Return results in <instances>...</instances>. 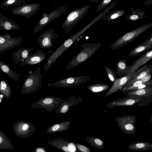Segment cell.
<instances>
[{"instance_id": "cell-1", "label": "cell", "mask_w": 152, "mask_h": 152, "mask_svg": "<svg viewBox=\"0 0 152 152\" xmlns=\"http://www.w3.org/2000/svg\"><path fill=\"white\" fill-rule=\"evenodd\" d=\"M101 43L85 42L81 45V50L69 62L66 67V70L70 69L88 60L98 50Z\"/></svg>"}, {"instance_id": "cell-2", "label": "cell", "mask_w": 152, "mask_h": 152, "mask_svg": "<svg viewBox=\"0 0 152 152\" xmlns=\"http://www.w3.org/2000/svg\"><path fill=\"white\" fill-rule=\"evenodd\" d=\"M152 27V23H149L125 33L113 43L110 47V49L115 50L126 45Z\"/></svg>"}, {"instance_id": "cell-3", "label": "cell", "mask_w": 152, "mask_h": 152, "mask_svg": "<svg viewBox=\"0 0 152 152\" xmlns=\"http://www.w3.org/2000/svg\"><path fill=\"white\" fill-rule=\"evenodd\" d=\"M42 78L41 68L39 67L26 77L21 88L20 94H29L37 91L41 86Z\"/></svg>"}, {"instance_id": "cell-4", "label": "cell", "mask_w": 152, "mask_h": 152, "mask_svg": "<svg viewBox=\"0 0 152 152\" xmlns=\"http://www.w3.org/2000/svg\"><path fill=\"white\" fill-rule=\"evenodd\" d=\"M90 6L87 5L75 10L67 16L62 26L64 29V36L66 35L82 19L89 10Z\"/></svg>"}, {"instance_id": "cell-5", "label": "cell", "mask_w": 152, "mask_h": 152, "mask_svg": "<svg viewBox=\"0 0 152 152\" xmlns=\"http://www.w3.org/2000/svg\"><path fill=\"white\" fill-rule=\"evenodd\" d=\"M68 7L64 5L56 9L49 14L45 12L42 14V18L34 28L33 34L39 31L55 19L66 13Z\"/></svg>"}, {"instance_id": "cell-6", "label": "cell", "mask_w": 152, "mask_h": 152, "mask_svg": "<svg viewBox=\"0 0 152 152\" xmlns=\"http://www.w3.org/2000/svg\"><path fill=\"white\" fill-rule=\"evenodd\" d=\"M63 99L53 96H48L42 97L30 105L31 108H44L51 112L63 102Z\"/></svg>"}, {"instance_id": "cell-7", "label": "cell", "mask_w": 152, "mask_h": 152, "mask_svg": "<svg viewBox=\"0 0 152 152\" xmlns=\"http://www.w3.org/2000/svg\"><path fill=\"white\" fill-rule=\"evenodd\" d=\"M36 128L34 125L23 120L15 123L13 125V130L15 135L21 138H26L32 135Z\"/></svg>"}, {"instance_id": "cell-8", "label": "cell", "mask_w": 152, "mask_h": 152, "mask_svg": "<svg viewBox=\"0 0 152 152\" xmlns=\"http://www.w3.org/2000/svg\"><path fill=\"white\" fill-rule=\"evenodd\" d=\"M136 116L132 115H124L116 117L115 121L120 129L127 134H134L137 130L134 123L136 121Z\"/></svg>"}, {"instance_id": "cell-9", "label": "cell", "mask_w": 152, "mask_h": 152, "mask_svg": "<svg viewBox=\"0 0 152 152\" xmlns=\"http://www.w3.org/2000/svg\"><path fill=\"white\" fill-rule=\"evenodd\" d=\"M41 7L37 3L26 4L25 2L12 8V13L22 17L29 18L35 15Z\"/></svg>"}, {"instance_id": "cell-10", "label": "cell", "mask_w": 152, "mask_h": 152, "mask_svg": "<svg viewBox=\"0 0 152 152\" xmlns=\"http://www.w3.org/2000/svg\"><path fill=\"white\" fill-rule=\"evenodd\" d=\"M90 78L88 76H70L53 83H48V85L49 86L61 88L74 86L86 83Z\"/></svg>"}, {"instance_id": "cell-11", "label": "cell", "mask_w": 152, "mask_h": 152, "mask_svg": "<svg viewBox=\"0 0 152 152\" xmlns=\"http://www.w3.org/2000/svg\"><path fill=\"white\" fill-rule=\"evenodd\" d=\"M23 39L22 37H12L9 34L0 35V52L9 50L20 46Z\"/></svg>"}, {"instance_id": "cell-12", "label": "cell", "mask_w": 152, "mask_h": 152, "mask_svg": "<svg viewBox=\"0 0 152 152\" xmlns=\"http://www.w3.org/2000/svg\"><path fill=\"white\" fill-rule=\"evenodd\" d=\"M47 143L64 152H80L74 142H69L67 140L61 138H57L49 141Z\"/></svg>"}, {"instance_id": "cell-13", "label": "cell", "mask_w": 152, "mask_h": 152, "mask_svg": "<svg viewBox=\"0 0 152 152\" xmlns=\"http://www.w3.org/2000/svg\"><path fill=\"white\" fill-rule=\"evenodd\" d=\"M54 29L50 28L42 33L38 37L37 41L41 48L47 49L52 47V40H55L58 36Z\"/></svg>"}, {"instance_id": "cell-14", "label": "cell", "mask_w": 152, "mask_h": 152, "mask_svg": "<svg viewBox=\"0 0 152 152\" xmlns=\"http://www.w3.org/2000/svg\"><path fill=\"white\" fill-rule=\"evenodd\" d=\"M83 99L81 96H71L63 99V102L55 111V114H61L66 113L72 106L82 103Z\"/></svg>"}, {"instance_id": "cell-15", "label": "cell", "mask_w": 152, "mask_h": 152, "mask_svg": "<svg viewBox=\"0 0 152 152\" xmlns=\"http://www.w3.org/2000/svg\"><path fill=\"white\" fill-rule=\"evenodd\" d=\"M141 98L140 96H131L119 98L109 102L107 106L109 109L119 106H131L137 104L141 100Z\"/></svg>"}, {"instance_id": "cell-16", "label": "cell", "mask_w": 152, "mask_h": 152, "mask_svg": "<svg viewBox=\"0 0 152 152\" xmlns=\"http://www.w3.org/2000/svg\"><path fill=\"white\" fill-rule=\"evenodd\" d=\"M152 58V49H151L135 60L132 64L128 66L129 68L128 74L130 73L133 74L140 67L151 59Z\"/></svg>"}, {"instance_id": "cell-17", "label": "cell", "mask_w": 152, "mask_h": 152, "mask_svg": "<svg viewBox=\"0 0 152 152\" xmlns=\"http://www.w3.org/2000/svg\"><path fill=\"white\" fill-rule=\"evenodd\" d=\"M133 74L130 73L125 76L117 78L112 86L104 95V97L108 96L115 92L121 91Z\"/></svg>"}, {"instance_id": "cell-18", "label": "cell", "mask_w": 152, "mask_h": 152, "mask_svg": "<svg viewBox=\"0 0 152 152\" xmlns=\"http://www.w3.org/2000/svg\"><path fill=\"white\" fill-rule=\"evenodd\" d=\"M46 57L45 53L41 50H37L35 52H32L28 57L22 61L20 65H31L42 62Z\"/></svg>"}, {"instance_id": "cell-19", "label": "cell", "mask_w": 152, "mask_h": 152, "mask_svg": "<svg viewBox=\"0 0 152 152\" xmlns=\"http://www.w3.org/2000/svg\"><path fill=\"white\" fill-rule=\"evenodd\" d=\"M34 50L33 47L22 48L15 51L12 54V62L14 64H20Z\"/></svg>"}, {"instance_id": "cell-20", "label": "cell", "mask_w": 152, "mask_h": 152, "mask_svg": "<svg viewBox=\"0 0 152 152\" xmlns=\"http://www.w3.org/2000/svg\"><path fill=\"white\" fill-rule=\"evenodd\" d=\"M152 72V65L151 64H149L144 66L136 71L132 75L131 78L124 86L131 84L141 79L146 75L151 74Z\"/></svg>"}, {"instance_id": "cell-21", "label": "cell", "mask_w": 152, "mask_h": 152, "mask_svg": "<svg viewBox=\"0 0 152 152\" xmlns=\"http://www.w3.org/2000/svg\"><path fill=\"white\" fill-rule=\"evenodd\" d=\"M20 28L15 22L8 19L0 12V30L18 31Z\"/></svg>"}, {"instance_id": "cell-22", "label": "cell", "mask_w": 152, "mask_h": 152, "mask_svg": "<svg viewBox=\"0 0 152 152\" xmlns=\"http://www.w3.org/2000/svg\"><path fill=\"white\" fill-rule=\"evenodd\" d=\"M71 123V121H67L54 124L47 129L46 132L48 134H52L66 131L69 129Z\"/></svg>"}, {"instance_id": "cell-23", "label": "cell", "mask_w": 152, "mask_h": 152, "mask_svg": "<svg viewBox=\"0 0 152 152\" xmlns=\"http://www.w3.org/2000/svg\"><path fill=\"white\" fill-rule=\"evenodd\" d=\"M124 94L126 97H152V86L140 89L131 91Z\"/></svg>"}, {"instance_id": "cell-24", "label": "cell", "mask_w": 152, "mask_h": 152, "mask_svg": "<svg viewBox=\"0 0 152 152\" xmlns=\"http://www.w3.org/2000/svg\"><path fill=\"white\" fill-rule=\"evenodd\" d=\"M0 70L13 80L18 81L21 75L16 72H13L10 67L6 63L0 60Z\"/></svg>"}, {"instance_id": "cell-25", "label": "cell", "mask_w": 152, "mask_h": 152, "mask_svg": "<svg viewBox=\"0 0 152 152\" xmlns=\"http://www.w3.org/2000/svg\"><path fill=\"white\" fill-rule=\"evenodd\" d=\"M126 148L134 151H145L152 149V143L148 142H137L130 144Z\"/></svg>"}, {"instance_id": "cell-26", "label": "cell", "mask_w": 152, "mask_h": 152, "mask_svg": "<svg viewBox=\"0 0 152 152\" xmlns=\"http://www.w3.org/2000/svg\"><path fill=\"white\" fill-rule=\"evenodd\" d=\"M131 10V14L125 17L126 19L135 21L142 19L146 17V11L139 9L130 8Z\"/></svg>"}, {"instance_id": "cell-27", "label": "cell", "mask_w": 152, "mask_h": 152, "mask_svg": "<svg viewBox=\"0 0 152 152\" xmlns=\"http://www.w3.org/2000/svg\"><path fill=\"white\" fill-rule=\"evenodd\" d=\"M116 72L120 77L125 76L128 74L129 68L125 59L119 60L116 63Z\"/></svg>"}, {"instance_id": "cell-28", "label": "cell", "mask_w": 152, "mask_h": 152, "mask_svg": "<svg viewBox=\"0 0 152 152\" xmlns=\"http://www.w3.org/2000/svg\"><path fill=\"white\" fill-rule=\"evenodd\" d=\"M13 148L10 140L3 132L0 130V150H11Z\"/></svg>"}, {"instance_id": "cell-29", "label": "cell", "mask_w": 152, "mask_h": 152, "mask_svg": "<svg viewBox=\"0 0 152 152\" xmlns=\"http://www.w3.org/2000/svg\"><path fill=\"white\" fill-rule=\"evenodd\" d=\"M86 140L88 143L93 147L97 149L104 148V143L101 139L94 137H87Z\"/></svg>"}, {"instance_id": "cell-30", "label": "cell", "mask_w": 152, "mask_h": 152, "mask_svg": "<svg viewBox=\"0 0 152 152\" xmlns=\"http://www.w3.org/2000/svg\"><path fill=\"white\" fill-rule=\"evenodd\" d=\"M152 48V44L143 45L140 44L133 49L129 53V56L130 57H134L143 53L146 50Z\"/></svg>"}, {"instance_id": "cell-31", "label": "cell", "mask_w": 152, "mask_h": 152, "mask_svg": "<svg viewBox=\"0 0 152 152\" xmlns=\"http://www.w3.org/2000/svg\"><path fill=\"white\" fill-rule=\"evenodd\" d=\"M109 88L107 84L99 83L90 85L87 87V89L94 93H99L105 91Z\"/></svg>"}, {"instance_id": "cell-32", "label": "cell", "mask_w": 152, "mask_h": 152, "mask_svg": "<svg viewBox=\"0 0 152 152\" xmlns=\"http://www.w3.org/2000/svg\"><path fill=\"white\" fill-rule=\"evenodd\" d=\"M125 10L123 9L112 10L103 18V20L110 21L116 19L124 15Z\"/></svg>"}, {"instance_id": "cell-33", "label": "cell", "mask_w": 152, "mask_h": 152, "mask_svg": "<svg viewBox=\"0 0 152 152\" xmlns=\"http://www.w3.org/2000/svg\"><path fill=\"white\" fill-rule=\"evenodd\" d=\"M0 91L4 98L9 99L12 94L10 87L4 81L1 80L0 82Z\"/></svg>"}, {"instance_id": "cell-34", "label": "cell", "mask_w": 152, "mask_h": 152, "mask_svg": "<svg viewBox=\"0 0 152 152\" xmlns=\"http://www.w3.org/2000/svg\"><path fill=\"white\" fill-rule=\"evenodd\" d=\"M25 2L24 0H5L1 4L0 7H16Z\"/></svg>"}, {"instance_id": "cell-35", "label": "cell", "mask_w": 152, "mask_h": 152, "mask_svg": "<svg viewBox=\"0 0 152 152\" xmlns=\"http://www.w3.org/2000/svg\"><path fill=\"white\" fill-rule=\"evenodd\" d=\"M113 0H103L102 1L97 7L96 9V12L98 13L101 10L105 9L110 5Z\"/></svg>"}, {"instance_id": "cell-36", "label": "cell", "mask_w": 152, "mask_h": 152, "mask_svg": "<svg viewBox=\"0 0 152 152\" xmlns=\"http://www.w3.org/2000/svg\"><path fill=\"white\" fill-rule=\"evenodd\" d=\"M105 69L109 78L113 83L117 79L115 72L112 69L107 66H105Z\"/></svg>"}, {"instance_id": "cell-37", "label": "cell", "mask_w": 152, "mask_h": 152, "mask_svg": "<svg viewBox=\"0 0 152 152\" xmlns=\"http://www.w3.org/2000/svg\"><path fill=\"white\" fill-rule=\"evenodd\" d=\"M152 102V97H142L141 100L138 102V106H144L148 105Z\"/></svg>"}, {"instance_id": "cell-38", "label": "cell", "mask_w": 152, "mask_h": 152, "mask_svg": "<svg viewBox=\"0 0 152 152\" xmlns=\"http://www.w3.org/2000/svg\"><path fill=\"white\" fill-rule=\"evenodd\" d=\"M74 143L77 149L80 152H91L90 149L86 146L76 142Z\"/></svg>"}, {"instance_id": "cell-39", "label": "cell", "mask_w": 152, "mask_h": 152, "mask_svg": "<svg viewBox=\"0 0 152 152\" xmlns=\"http://www.w3.org/2000/svg\"><path fill=\"white\" fill-rule=\"evenodd\" d=\"M33 151H30L29 152H48V148L45 147H37L33 149Z\"/></svg>"}, {"instance_id": "cell-40", "label": "cell", "mask_w": 152, "mask_h": 152, "mask_svg": "<svg viewBox=\"0 0 152 152\" xmlns=\"http://www.w3.org/2000/svg\"><path fill=\"white\" fill-rule=\"evenodd\" d=\"M140 44L143 45L152 44V34L150 36L144 41Z\"/></svg>"}, {"instance_id": "cell-41", "label": "cell", "mask_w": 152, "mask_h": 152, "mask_svg": "<svg viewBox=\"0 0 152 152\" xmlns=\"http://www.w3.org/2000/svg\"><path fill=\"white\" fill-rule=\"evenodd\" d=\"M152 4V0H146L145 1L144 4L146 5H149L151 4Z\"/></svg>"}, {"instance_id": "cell-42", "label": "cell", "mask_w": 152, "mask_h": 152, "mask_svg": "<svg viewBox=\"0 0 152 152\" xmlns=\"http://www.w3.org/2000/svg\"><path fill=\"white\" fill-rule=\"evenodd\" d=\"M1 100H0V102H1Z\"/></svg>"}]
</instances>
